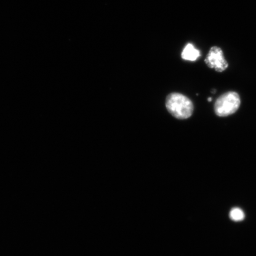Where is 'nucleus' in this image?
<instances>
[{
  "instance_id": "nucleus-1",
  "label": "nucleus",
  "mask_w": 256,
  "mask_h": 256,
  "mask_svg": "<svg viewBox=\"0 0 256 256\" xmlns=\"http://www.w3.org/2000/svg\"><path fill=\"white\" fill-rule=\"evenodd\" d=\"M166 108L170 114L178 120H186L190 118L194 110L193 103L190 99L177 92L168 96Z\"/></svg>"
},
{
  "instance_id": "nucleus-2",
  "label": "nucleus",
  "mask_w": 256,
  "mask_h": 256,
  "mask_svg": "<svg viewBox=\"0 0 256 256\" xmlns=\"http://www.w3.org/2000/svg\"><path fill=\"white\" fill-rule=\"evenodd\" d=\"M240 104L241 100L238 92H229L217 99L214 106V110L217 116H228L238 111Z\"/></svg>"
},
{
  "instance_id": "nucleus-3",
  "label": "nucleus",
  "mask_w": 256,
  "mask_h": 256,
  "mask_svg": "<svg viewBox=\"0 0 256 256\" xmlns=\"http://www.w3.org/2000/svg\"><path fill=\"white\" fill-rule=\"evenodd\" d=\"M204 62L209 68L218 72H223L228 67V63L225 58L223 50L219 46L210 48Z\"/></svg>"
},
{
  "instance_id": "nucleus-4",
  "label": "nucleus",
  "mask_w": 256,
  "mask_h": 256,
  "mask_svg": "<svg viewBox=\"0 0 256 256\" xmlns=\"http://www.w3.org/2000/svg\"><path fill=\"white\" fill-rule=\"evenodd\" d=\"M200 56V52L193 44H188L182 53V58L184 60L195 62Z\"/></svg>"
},
{
  "instance_id": "nucleus-5",
  "label": "nucleus",
  "mask_w": 256,
  "mask_h": 256,
  "mask_svg": "<svg viewBox=\"0 0 256 256\" xmlns=\"http://www.w3.org/2000/svg\"><path fill=\"white\" fill-rule=\"evenodd\" d=\"M230 217H231L232 220H236V222H239V220H242L244 218V215L241 210L236 208V209L232 210L231 212H230Z\"/></svg>"
},
{
  "instance_id": "nucleus-6",
  "label": "nucleus",
  "mask_w": 256,
  "mask_h": 256,
  "mask_svg": "<svg viewBox=\"0 0 256 256\" xmlns=\"http://www.w3.org/2000/svg\"><path fill=\"white\" fill-rule=\"evenodd\" d=\"M211 100H212V98H208V101L211 102Z\"/></svg>"
}]
</instances>
